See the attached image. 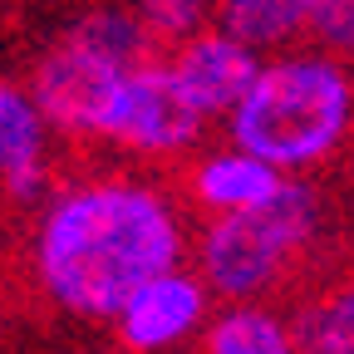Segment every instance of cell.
<instances>
[{"label": "cell", "mask_w": 354, "mask_h": 354, "mask_svg": "<svg viewBox=\"0 0 354 354\" xmlns=\"http://www.w3.org/2000/svg\"><path fill=\"white\" fill-rule=\"evenodd\" d=\"M207 354H300L295 330L261 305H232L216 315L207 335Z\"/></svg>", "instance_id": "11"}, {"label": "cell", "mask_w": 354, "mask_h": 354, "mask_svg": "<svg viewBox=\"0 0 354 354\" xmlns=\"http://www.w3.org/2000/svg\"><path fill=\"white\" fill-rule=\"evenodd\" d=\"M50 118L35 104V94L10 79L0 88V167L15 202H35L44 192V162H50Z\"/></svg>", "instance_id": "8"}, {"label": "cell", "mask_w": 354, "mask_h": 354, "mask_svg": "<svg viewBox=\"0 0 354 354\" xmlns=\"http://www.w3.org/2000/svg\"><path fill=\"white\" fill-rule=\"evenodd\" d=\"M315 10L320 0H216V25L251 50H281L295 35L315 30Z\"/></svg>", "instance_id": "10"}, {"label": "cell", "mask_w": 354, "mask_h": 354, "mask_svg": "<svg viewBox=\"0 0 354 354\" xmlns=\"http://www.w3.org/2000/svg\"><path fill=\"white\" fill-rule=\"evenodd\" d=\"M183 261V227L143 183H79L35 227V276L64 315L118 320L128 295Z\"/></svg>", "instance_id": "1"}, {"label": "cell", "mask_w": 354, "mask_h": 354, "mask_svg": "<svg viewBox=\"0 0 354 354\" xmlns=\"http://www.w3.org/2000/svg\"><path fill=\"white\" fill-rule=\"evenodd\" d=\"M315 232H320V192L305 183H286L271 202L221 212L202 232V276L227 300L276 290V281L315 241Z\"/></svg>", "instance_id": "4"}, {"label": "cell", "mask_w": 354, "mask_h": 354, "mask_svg": "<svg viewBox=\"0 0 354 354\" xmlns=\"http://www.w3.org/2000/svg\"><path fill=\"white\" fill-rule=\"evenodd\" d=\"M143 30L153 35V44L172 59L177 44H187L192 35H202V20L212 10V0H133Z\"/></svg>", "instance_id": "13"}, {"label": "cell", "mask_w": 354, "mask_h": 354, "mask_svg": "<svg viewBox=\"0 0 354 354\" xmlns=\"http://www.w3.org/2000/svg\"><path fill=\"white\" fill-rule=\"evenodd\" d=\"M172 69H177L183 88L192 94V104H197L207 118H216V113L232 118V109L246 99V88H251L256 74H261L256 50H251L246 39L227 35L221 25L192 35L187 44H177V50H172Z\"/></svg>", "instance_id": "7"}, {"label": "cell", "mask_w": 354, "mask_h": 354, "mask_svg": "<svg viewBox=\"0 0 354 354\" xmlns=\"http://www.w3.org/2000/svg\"><path fill=\"white\" fill-rule=\"evenodd\" d=\"M162 59L133 6H99L79 15L30 69V94L64 138L99 133L128 69Z\"/></svg>", "instance_id": "3"}, {"label": "cell", "mask_w": 354, "mask_h": 354, "mask_svg": "<svg viewBox=\"0 0 354 354\" xmlns=\"http://www.w3.org/2000/svg\"><path fill=\"white\" fill-rule=\"evenodd\" d=\"M354 123V79L325 55L261 64L246 99L232 109V143L286 167L325 162Z\"/></svg>", "instance_id": "2"}, {"label": "cell", "mask_w": 354, "mask_h": 354, "mask_svg": "<svg viewBox=\"0 0 354 354\" xmlns=\"http://www.w3.org/2000/svg\"><path fill=\"white\" fill-rule=\"evenodd\" d=\"M290 330L300 339V354H354V281L305 300Z\"/></svg>", "instance_id": "12"}, {"label": "cell", "mask_w": 354, "mask_h": 354, "mask_svg": "<svg viewBox=\"0 0 354 354\" xmlns=\"http://www.w3.org/2000/svg\"><path fill=\"white\" fill-rule=\"evenodd\" d=\"M286 183H290V177H286L276 162H266V158H256L251 148L232 143L227 153H212V158L197 162V172H192V197L221 216V212H246V207L271 202Z\"/></svg>", "instance_id": "9"}, {"label": "cell", "mask_w": 354, "mask_h": 354, "mask_svg": "<svg viewBox=\"0 0 354 354\" xmlns=\"http://www.w3.org/2000/svg\"><path fill=\"white\" fill-rule=\"evenodd\" d=\"M207 290H212L207 276H192L183 266L153 276L118 310V339L133 354H162L172 344H183L207 315Z\"/></svg>", "instance_id": "6"}, {"label": "cell", "mask_w": 354, "mask_h": 354, "mask_svg": "<svg viewBox=\"0 0 354 354\" xmlns=\"http://www.w3.org/2000/svg\"><path fill=\"white\" fill-rule=\"evenodd\" d=\"M202 123H207V113L192 104L172 59H148L123 74L99 138H109L128 153H143V158H167V153L192 148L202 138Z\"/></svg>", "instance_id": "5"}, {"label": "cell", "mask_w": 354, "mask_h": 354, "mask_svg": "<svg viewBox=\"0 0 354 354\" xmlns=\"http://www.w3.org/2000/svg\"><path fill=\"white\" fill-rule=\"evenodd\" d=\"M315 35L325 50H344L354 55V0H320V10H315Z\"/></svg>", "instance_id": "14"}]
</instances>
